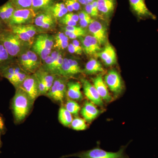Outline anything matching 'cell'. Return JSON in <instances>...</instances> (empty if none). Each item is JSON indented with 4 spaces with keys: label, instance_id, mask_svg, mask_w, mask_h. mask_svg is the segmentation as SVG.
<instances>
[{
    "label": "cell",
    "instance_id": "obj_1",
    "mask_svg": "<svg viewBox=\"0 0 158 158\" xmlns=\"http://www.w3.org/2000/svg\"><path fill=\"white\" fill-rule=\"evenodd\" d=\"M15 90L14 96L11 100V108L15 123L18 124L28 116L34 102L21 88Z\"/></svg>",
    "mask_w": 158,
    "mask_h": 158
},
{
    "label": "cell",
    "instance_id": "obj_2",
    "mask_svg": "<svg viewBox=\"0 0 158 158\" xmlns=\"http://www.w3.org/2000/svg\"><path fill=\"white\" fill-rule=\"evenodd\" d=\"M0 43L4 46L8 53L16 59L20 54L30 49L32 47L28 43L20 39L11 31L10 28L0 34Z\"/></svg>",
    "mask_w": 158,
    "mask_h": 158
},
{
    "label": "cell",
    "instance_id": "obj_3",
    "mask_svg": "<svg viewBox=\"0 0 158 158\" xmlns=\"http://www.w3.org/2000/svg\"><path fill=\"white\" fill-rule=\"evenodd\" d=\"M128 145L122 146L116 152H108L102 149L99 146L92 149L87 151L79 152H78L64 156L60 158H65L69 157H76L80 158H129L126 153V149Z\"/></svg>",
    "mask_w": 158,
    "mask_h": 158
},
{
    "label": "cell",
    "instance_id": "obj_4",
    "mask_svg": "<svg viewBox=\"0 0 158 158\" xmlns=\"http://www.w3.org/2000/svg\"><path fill=\"white\" fill-rule=\"evenodd\" d=\"M54 44V37L47 34H38L35 37L31 50L44 61L50 55Z\"/></svg>",
    "mask_w": 158,
    "mask_h": 158
},
{
    "label": "cell",
    "instance_id": "obj_5",
    "mask_svg": "<svg viewBox=\"0 0 158 158\" xmlns=\"http://www.w3.org/2000/svg\"><path fill=\"white\" fill-rule=\"evenodd\" d=\"M65 78L57 76L52 87L46 95L54 101L62 103L67 90V83Z\"/></svg>",
    "mask_w": 158,
    "mask_h": 158
},
{
    "label": "cell",
    "instance_id": "obj_6",
    "mask_svg": "<svg viewBox=\"0 0 158 158\" xmlns=\"http://www.w3.org/2000/svg\"><path fill=\"white\" fill-rule=\"evenodd\" d=\"M37 14L32 9H15L8 26L10 27L13 26L31 24Z\"/></svg>",
    "mask_w": 158,
    "mask_h": 158
},
{
    "label": "cell",
    "instance_id": "obj_7",
    "mask_svg": "<svg viewBox=\"0 0 158 158\" xmlns=\"http://www.w3.org/2000/svg\"><path fill=\"white\" fill-rule=\"evenodd\" d=\"M19 88L24 90L34 102L40 96L38 79L34 73L28 74Z\"/></svg>",
    "mask_w": 158,
    "mask_h": 158
},
{
    "label": "cell",
    "instance_id": "obj_8",
    "mask_svg": "<svg viewBox=\"0 0 158 158\" xmlns=\"http://www.w3.org/2000/svg\"><path fill=\"white\" fill-rule=\"evenodd\" d=\"M83 73L78 62L76 60L64 58L63 63L59 71L58 76L65 78L70 77Z\"/></svg>",
    "mask_w": 158,
    "mask_h": 158
},
{
    "label": "cell",
    "instance_id": "obj_9",
    "mask_svg": "<svg viewBox=\"0 0 158 158\" xmlns=\"http://www.w3.org/2000/svg\"><path fill=\"white\" fill-rule=\"evenodd\" d=\"M56 19L48 10L37 13L34 20V25L44 30L52 29L56 26Z\"/></svg>",
    "mask_w": 158,
    "mask_h": 158
},
{
    "label": "cell",
    "instance_id": "obj_10",
    "mask_svg": "<svg viewBox=\"0 0 158 158\" xmlns=\"http://www.w3.org/2000/svg\"><path fill=\"white\" fill-rule=\"evenodd\" d=\"M88 31L91 36L95 37L100 44L104 45L107 42V30L104 25L98 21L94 20L88 26Z\"/></svg>",
    "mask_w": 158,
    "mask_h": 158
},
{
    "label": "cell",
    "instance_id": "obj_11",
    "mask_svg": "<svg viewBox=\"0 0 158 158\" xmlns=\"http://www.w3.org/2000/svg\"><path fill=\"white\" fill-rule=\"evenodd\" d=\"M83 52L88 56L97 55L102 50L97 40L91 35L79 37Z\"/></svg>",
    "mask_w": 158,
    "mask_h": 158
},
{
    "label": "cell",
    "instance_id": "obj_12",
    "mask_svg": "<svg viewBox=\"0 0 158 158\" xmlns=\"http://www.w3.org/2000/svg\"><path fill=\"white\" fill-rule=\"evenodd\" d=\"M105 81L110 90L116 94H119L123 90L121 77L116 71L111 69L105 77Z\"/></svg>",
    "mask_w": 158,
    "mask_h": 158
},
{
    "label": "cell",
    "instance_id": "obj_13",
    "mask_svg": "<svg viewBox=\"0 0 158 158\" xmlns=\"http://www.w3.org/2000/svg\"><path fill=\"white\" fill-rule=\"evenodd\" d=\"M81 81L84 93L86 97L94 105L102 106L103 105L102 99L100 96L94 85L86 79H82Z\"/></svg>",
    "mask_w": 158,
    "mask_h": 158
},
{
    "label": "cell",
    "instance_id": "obj_14",
    "mask_svg": "<svg viewBox=\"0 0 158 158\" xmlns=\"http://www.w3.org/2000/svg\"><path fill=\"white\" fill-rule=\"evenodd\" d=\"M129 1L131 7L138 17L155 19V15L148 9L144 0H129Z\"/></svg>",
    "mask_w": 158,
    "mask_h": 158
},
{
    "label": "cell",
    "instance_id": "obj_15",
    "mask_svg": "<svg viewBox=\"0 0 158 158\" xmlns=\"http://www.w3.org/2000/svg\"><path fill=\"white\" fill-rule=\"evenodd\" d=\"M100 113V111L97 109L94 104L89 101L85 102L81 111L84 119L88 123H91Z\"/></svg>",
    "mask_w": 158,
    "mask_h": 158
},
{
    "label": "cell",
    "instance_id": "obj_16",
    "mask_svg": "<svg viewBox=\"0 0 158 158\" xmlns=\"http://www.w3.org/2000/svg\"><path fill=\"white\" fill-rule=\"evenodd\" d=\"M94 86L103 100L107 102L112 100V97L108 91L106 85L103 80L101 75L97 76L96 77L93 79Z\"/></svg>",
    "mask_w": 158,
    "mask_h": 158
},
{
    "label": "cell",
    "instance_id": "obj_17",
    "mask_svg": "<svg viewBox=\"0 0 158 158\" xmlns=\"http://www.w3.org/2000/svg\"><path fill=\"white\" fill-rule=\"evenodd\" d=\"M103 61L105 65L110 66L116 64V55L115 49L110 44H108L102 52L97 54Z\"/></svg>",
    "mask_w": 158,
    "mask_h": 158
},
{
    "label": "cell",
    "instance_id": "obj_18",
    "mask_svg": "<svg viewBox=\"0 0 158 158\" xmlns=\"http://www.w3.org/2000/svg\"><path fill=\"white\" fill-rule=\"evenodd\" d=\"M81 83L79 82L70 81L67 83L66 94L70 99L80 101L83 98L81 92Z\"/></svg>",
    "mask_w": 158,
    "mask_h": 158
},
{
    "label": "cell",
    "instance_id": "obj_19",
    "mask_svg": "<svg viewBox=\"0 0 158 158\" xmlns=\"http://www.w3.org/2000/svg\"><path fill=\"white\" fill-rule=\"evenodd\" d=\"M15 9L10 0L0 6V19L8 26Z\"/></svg>",
    "mask_w": 158,
    "mask_h": 158
},
{
    "label": "cell",
    "instance_id": "obj_20",
    "mask_svg": "<svg viewBox=\"0 0 158 158\" xmlns=\"http://www.w3.org/2000/svg\"><path fill=\"white\" fill-rule=\"evenodd\" d=\"M99 12L106 17L113 14L116 7V0H97Z\"/></svg>",
    "mask_w": 158,
    "mask_h": 158
},
{
    "label": "cell",
    "instance_id": "obj_21",
    "mask_svg": "<svg viewBox=\"0 0 158 158\" xmlns=\"http://www.w3.org/2000/svg\"><path fill=\"white\" fill-rule=\"evenodd\" d=\"M34 74L36 75L37 78L45 85L48 93L57 76L46 71L41 68L38 69Z\"/></svg>",
    "mask_w": 158,
    "mask_h": 158
},
{
    "label": "cell",
    "instance_id": "obj_22",
    "mask_svg": "<svg viewBox=\"0 0 158 158\" xmlns=\"http://www.w3.org/2000/svg\"><path fill=\"white\" fill-rule=\"evenodd\" d=\"M26 53L29 58L30 73H35L42 66V60L36 53L31 49L27 51Z\"/></svg>",
    "mask_w": 158,
    "mask_h": 158
},
{
    "label": "cell",
    "instance_id": "obj_23",
    "mask_svg": "<svg viewBox=\"0 0 158 158\" xmlns=\"http://www.w3.org/2000/svg\"><path fill=\"white\" fill-rule=\"evenodd\" d=\"M104 69L100 62L96 59L92 58L89 60L85 66L83 72L86 74L93 75L104 72Z\"/></svg>",
    "mask_w": 158,
    "mask_h": 158
},
{
    "label": "cell",
    "instance_id": "obj_24",
    "mask_svg": "<svg viewBox=\"0 0 158 158\" xmlns=\"http://www.w3.org/2000/svg\"><path fill=\"white\" fill-rule=\"evenodd\" d=\"M16 61V59L11 57L0 43V72Z\"/></svg>",
    "mask_w": 158,
    "mask_h": 158
},
{
    "label": "cell",
    "instance_id": "obj_25",
    "mask_svg": "<svg viewBox=\"0 0 158 158\" xmlns=\"http://www.w3.org/2000/svg\"><path fill=\"white\" fill-rule=\"evenodd\" d=\"M9 28L13 33L17 35L19 37L20 39L25 42L28 43L32 46L33 45L34 39L31 38L29 36L27 32L25 29L23 25L13 26Z\"/></svg>",
    "mask_w": 158,
    "mask_h": 158
},
{
    "label": "cell",
    "instance_id": "obj_26",
    "mask_svg": "<svg viewBox=\"0 0 158 158\" xmlns=\"http://www.w3.org/2000/svg\"><path fill=\"white\" fill-rule=\"evenodd\" d=\"M56 19H59L68 13V10L64 2H57L54 4L48 10Z\"/></svg>",
    "mask_w": 158,
    "mask_h": 158
},
{
    "label": "cell",
    "instance_id": "obj_27",
    "mask_svg": "<svg viewBox=\"0 0 158 158\" xmlns=\"http://www.w3.org/2000/svg\"><path fill=\"white\" fill-rule=\"evenodd\" d=\"M54 44L53 48L59 51L65 50L67 48L69 44L68 37L64 33L59 32L53 36Z\"/></svg>",
    "mask_w": 158,
    "mask_h": 158
},
{
    "label": "cell",
    "instance_id": "obj_28",
    "mask_svg": "<svg viewBox=\"0 0 158 158\" xmlns=\"http://www.w3.org/2000/svg\"><path fill=\"white\" fill-rule=\"evenodd\" d=\"M57 0H32V9L36 13L46 11L55 3Z\"/></svg>",
    "mask_w": 158,
    "mask_h": 158
},
{
    "label": "cell",
    "instance_id": "obj_29",
    "mask_svg": "<svg viewBox=\"0 0 158 158\" xmlns=\"http://www.w3.org/2000/svg\"><path fill=\"white\" fill-rule=\"evenodd\" d=\"M59 120L61 124L65 127H69L73 121L72 114L64 107L60 108L59 111Z\"/></svg>",
    "mask_w": 158,
    "mask_h": 158
},
{
    "label": "cell",
    "instance_id": "obj_30",
    "mask_svg": "<svg viewBox=\"0 0 158 158\" xmlns=\"http://www.w3.org/2000/svg\"><path fill=\"white\" fill-rule=\"evenodd\" d=\"M27 52V51H26ZM26 52H24L16 58L18 64L23 70L27 73L30 74V67H29V58Z\"/></svg>",
    "mask_w": 158,
    "mask_h": 158
},
{
    "label": "cell",
    "instance_id": "obj_31",
    "mask_svg": "<svg viewBox=\"0 0 158 158\" xmlns=\"http://www.w3.org/2000/svg\"><path fill=\"white\" fill-rule=\"evenodd\" d=\"M16 9H30L32 8V0H10Z\"/></svg>",
    "mask_w": 158,
    "mask_h": 158
},
{
    "label": "cell",
    "instance_id": "obj_32",
    "mask_svg": "<svg viewBox=\"0 0 158 158\" xmlns=\"http://www.w3.org/2000/svg\"><path fill=\"white\" fill-rule=\"evenodd\" d=\"M65 109L72 115L77 116L78 114L81 107L77 102L72 99H69L65 104Z\"/></svg>",
    "mask_w": 158,
    "mask_h": 158
},
{
    "label": "cell",
    "instance_id": "obj_33",
    "mask_svg": "<svg viewBox=\"0 0 158 158\" xmlns=\"http://www.w3.org/2000/svg\"><path fill=\"white\" fill-rule=\"evenodd\" d=\"M71 126L76 131H84L87 128L86 121L85 119L79 117H76L73 119Z\"/></svg>",
    "mask_w": 158,
    "mask_h": 158
},
{
    "label": "cell",
    "instance_id": "obj_34",
    "mask_svg": "<svg viewBox=\"0 0 158 158\" xmlns=\"http://www.w3.org/2000/svg\"><path fill=\"white\" fill-rule=\"evenodd\" d=\"M64 31L73 32V33H82L87 34V31L85 28L77 26H66L62 27Z\"/></svg>",
    "mask_w": 158,
    "mask_h": 158
},
{
    "label": "cell",
    "instance_id": "obj_35",
    "mask_svg": "<svg viewBox=\"0 0 158 158\" xmlns=\"http://www.w3.org/2000/svg\"><path fill=\"white\" fill-rule=\"evenodd\" d=\"M64 34L69 38L71 39H75L80 37H85L87 34L82 33H73V32L64 31Z\"/></svg>",
    "mask_w": 158,
    "mask_h": 158
},
{
    "label": "cell",
    "instance_id": "obj_36",
    "mask_svg": "<svg viewBox=\"0 0 158 158\" xmlns=\"http://www.w3.org/2000/svg\"><path fill=\"white\" fill-rule=\"evenodd\" d=\"M59 22L62 25L66 26H76L77 25V22L71 20L70 19H67L65 18L62 17L59 19Z\"/></svg>",
    "mask_w": 158,
    "mask_h": 158
},
{
    "label": "cell",
    "instance_id": "obj_37",
    "mask_svg": "<svg viewBox=\"0 0 158 158\" xmlns=\"http://www.w3.org/2000/svg\"><path fill=\"white\" fill-rule=\"evenodd\" d=\"M91 17L85 19L80 20V24L81 27L85 28L88 27V26L94 21Z\"/></svg>",
    "mask_w": 158,
    "mask_h": 158
},
{
    "label": "cell",
    "instance_id": "obj_38",
    "mask_svg": "<svg viewBox=\"0 0 158 158\" xmlns=\"http://www.w3.org/2000/svg\"><path fill=\"white\" fill-rule=\"evenodd\" d=\"M63 17L67 19H70L71 20L77 22L79 20V18L78 14H75L73 12H68Z\"/></svg>",
    "mask_w": 158,
    "mask_h": 158
},
{
    "label": "cell",
    "instance_id": "obj_39",
    "mask_svg": "<svg viewBox=\"0 0 158 158\" xmlns=\"http://www.w3.org/2000/svg\"><path fill=\"white\" fill-rule=\"evenodd\" d=\"M74 9V11H77L81 8V4L78 0H69Z\"/></svg>",
    "mask_w": 158,
    "mask_h": 158
},
{
    "label": "cell",
    "instance_id": "obj_40",
    "mask_svg": "<svg viewBox=\"0 0 158 158\" xmlns=\"http://www.w3.org/2000/svg\"><path fill=\"white\" fill-rule=\"evenodd\" d=\"M6 131V127L5 121L3 116L0 114V133L1 134H5Z\"/></svg>",
    "mask_w": 158,
    "mask_h": 158
},
{
    "label": "cell",
    "instance_id": "obj_41",
    "mask_svg": "<svg viewBox=\"0 0 158 158\" xmlns=\"http://www.w3.org/2000/svg\"><path fill=\"white\" fill-rule=\"evenodd\" d=\"M68 50L70 53L76 54L77 55H81V54L79 52L78 50L74 46L72 43L69 44L68 45Z\"/></svg>",
    "mask_w": 158,
    "mask_h": 158
},
{
    "label": "cell",
    "instance_id": "obj_42",
    "mask_svg": "<svg viewBox=\"0 0 158 158\" xmlns=\"http://www.w3.org/2000/svg\"><path fill=\"white\" fill-rule=\"evenodd\" d=\"M85 11L88 13L91 17H94L92 6L91 4H88L85 6Z\"/></svg>",
    "mask_w": 158,
    "mask_h": 158
},
{
    "label": "cell",
    "instance_id": "obj_43",
    "mask_svg": "<svg viewBox=\"0 0 158 158\" xmlns=\"http://www.w3.org/2000/svg\"><path fill=\"white\" fill-rule=\"evenodd\" d=\"M78 15L79 16V20L91 17L85 10H82V11H79Z\"/></svg>",
    "mask_w": 158,
    "mask_h": 158
},
{
    "label": "cell",
    "instance_id": "obj_44",
    "mask_svg": "<svg viewBox=\"0 0 158 158\" xmlns=\"http://www.w3.org/2000/svg\"><path fill=\"white\" fill-rule=\"evenodd\" d=\"M72 44H73L74 46L78 50L80 54L82 55L83 51V49H82L81 45L80 44V41L78 40H77L74 39L73 40V41Z\"/></svg>",
    "mask_w": 158,
    "mask_h": 158
},
{
    "label": "cell",
    "instance_id": "obj_45",
    "mask_svg": "<svg viewBox=\"0 0 158 158\" xmlns=\"http://www.w3.org/2000/svg\"><path fill=\"white\" fill-rule=\"evenodd\" d=\"M91 5H92L94 17H97L98 15L99 12L98 7L97 0H94L93 2L91 3Z\"/></svg>",
    "mask_w": 158,
    "mask_h": 158
},
{
    "label": "cell",
    "instance_id": "obj_46",
    "mask_svg": "<svg viewBox=\"0 0 158 158\" xmlns=\"http://www.w3.org/2000/svg\"><path fill=\"white\" fill-rule=\"evenodd\" d=\"M63 2L65 4V7L68 10V12H72L74 11L73 7L69 0H64Z\"/></svg>",
    "mask_w": 158,
    "mask_h": 158
},
{
    "label": "cell",
    "instance_id": "obj_47",
    "mask_svg": "<svg viewBox=\"0 0 158 158\" xmlns=\"http://www.w3.org/2000/svg\"><path fill=\"white\" fill-rule=\"evenodd\" d=\"M9 28V27L3 22L2 20L0 19V34H2L3 31Z\"/></svg>",
    "mask_w": 158,
    "mask_h": 158
},
{
    "label": "cell",
    "instance_id": "obj_48",
    "mask_svg": "<svg viewBox=\"0 0 158 158\" xmlns=\"http://www.w3.org/2000/svg\"><path fill=\"white\" fill-rule=\"evenodd\" d=\"M80 4L84 6L88 5V4H91L94 0H78Z\"/></svg>",
    "mask_w": 158,
    "mask_h": 158
},
{
    "label": "cell",
    "instance_id": "obj_49",
    "mask_svg": "<svg viewBox=\"0 0 158 158\" xmlns=\"http://www.w3.org/2000/svg\"><path fill=\"white\" fill-rule=\"evenodd\" d=\"M1 135H2V134L0 133V148H1L2 146V140H1Z\"/></svg>",
    "mask_w": 158,
    "mask_h": 158
},
{
    "label": "cell",
    "instance_id": "obj_50",
    "mask_svg": "<svg viewBox=\"0 0 158 158\" xmlns=\"http://www.w3.org/2000/svg\"><path fill=\"white\" fill-rule=\"evenodd\" d=\"M2 77H1V76H0V80H2Z\"/></svg>",
    "mask_w": 158,
    "mask_h": 158
},
{
    "label": "cell",
    "instance_id": "obj_51",
    "mask_svg": "<svg viewBox=\"0 0 158 158\" xmlns=\"http://www.w3.org/2000/svg\"></svg>",
    "mask_w": 158,
    "mask_h": 158
}]
</instances>
